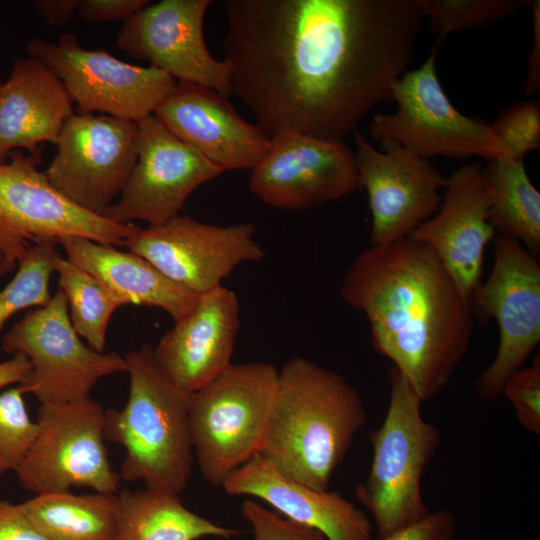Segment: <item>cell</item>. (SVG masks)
Returning a JSON list of instances; mask_svg holds the SVG:
<instances>
[{
    "label": "cell",
    "instance_id": "cell-1",
    "mask_svg": "<svg viewBox=\"0 0 540 540\" xmlns=\"http://www.w3.org/2000/svg\"><path fill=\"white\" fill-rule=\"evenodd\" d=\"M232 94L268 136L344 141L415 54V0H225Z\"/></svg>",
    "mask_w": 540,
    "mask_h": 540
},
{
    "label": "cell",
    "instance_id": "cell-2",
    "mask_svg": "<svg viewBox=\"0 0 540 540\" xmlns=\"http://www.w3.org/2000/svg\"><path fill=\"white\" fill-rule=\"evenodd\" d=\"M340 295L365 314L375 351L422 402L443 390L469 348L474 313L430 248L409 237L370 246L351 263Z\"/></svg>",
    "mask_w": 540,
    "mask_h": 540
},
{
    "label": "cell",
    "instance_id": "cell-3",
    "mask_svg": "<svg viewBox=\"0 0 540 540\" xmlns=\"http://www.w3.org/2000/svg\"><path fill=\"white\" fill-rule=\"evenodd\" d=\"M366 423L363 399L344 376L295 356L279 369L260 455L288 478L329 490L333 473Z\"/></svg>",
    "mask_w": 540,
    "mask_h": 540
},
{
    "label": "cell",
    "instance_id": "cell-4",
    "mask_svg": "<svg viewBox=\"0 0 540 540\" xmlns=\"http://www.w3.org/2000/svg\"><path fill=\"white\" fill-rule=\"evenodd\" d=\"M129 394L121 410L106 411L105 438L124 447L120 478L180 493L189 481L194 450L193 393L174 385L144 344L125 356Z\"/></svg>",
    "mask_w": 540,
    "mask_h": 540
},
{
    "label": "cell",
    "instance_id": "cell-5",
    "mask_svg": "<svg viewBox=\"0 0 540 540\" xmlns=\"http://www.w3.org/2000/svg\"><path fill=\"white\" fill-rule=\"evenodd\" d=\"M388 377L387 412L369 436L370 470L355 489L356 499L374 520L378 540L429 515L421 480L441 441L439 428L422 417L423 402L410 381L394 366Z\"/></svg>",
    "mask_w": 540,
    "mask_h": 540
},
{
    "label": "cell",
    "instance_id": "cell-6",
    "mask_svg": "<svg viewBox=\"0 0 540 540\" xmlns=\"http://www.w3.org/2000/svg\"><path fill=\"white\" fill-rule=\"evenodd\" d=\"M279 369L267 362L231 364L193 393L190 426L203 478L221 487L260 454L273 413Z\"/></svg>",
    "mask_w": 540,
    "mask_h": 540
},
{
    "label": "cell",
    "instance_id": "cell-7",
    "mask_svg": "<svg viewBox=\"0 0 540 540\" xmlns=\"http://www.w3.org/2000/svg\"><path fill=\"white\" fill-rule=\"evenodd\" d=\"M40 151L14 150L0 163V254L19 263L35 245L81 236L125 246L136 226L87 212L61 195L39 170Z\"/></svg>",
    "mask_w": 540,
    "mask_h": 540
},
{
    "label": "cell",
    "instance_id": "cell-8",
    "mask_svg": "<svg viewBox=\"0 0 540 540\" xmlns=\"http://www.w3.org/2000/svg\"><path fill=\"white\" fill-rule=\"evenodd\" d=\"M438 38L429 57L417 69L405 72L395 83L392 113L378 114L370 126L380 143H394L424 159L480 157L490 162L510 156L490 124L459 112L445 94L436 73Z\"/></svg>",
    "mask_w": 540,
    "mask_h": 540
},
{
    "label": "cell",
    "instance_id": "cell-9",
    "mask_svg": "<svg viewBox=\"0 0 540 540\" xmlns=\"http://www.w3.org/2000/svg\"><path fill=\"white\" fill-rule=\"evenodd\" d=\"M1 348L28 358L31 369L18 387L45 404L87 398L98 380L127 371L119 353L98 352L81 340L59 287L46 305L31 308L15 323L2 337Z\"/></svg>",
    "mask_w": 540,
    "mask_h": 540
},
{
    "label": "cell",
    "instance_id": "cell-10",
    "mask_svg": "<svg viewBox=\"0 0 540 540\" xmlns=\"http://www.w3.org/2000/svg\"><path fill=\"white\" fill-rule=\"evenodd\" d=\"M38 432L17 469L20 485L35 494L71 491L72 487L116 494L120 475L106 449V411L92 398L58 404L41 403Z\"/></svg>",
    "mask_w": 540,
    "mask_h": 540
},
{
    "label": "cell",
    "instance_id": "cell-11",
    "mask_svg": "<svg viewBox=\"0 0 540 540\" xmlns=\"http://www.w3.org/2000/svg\"><path fill=\"white\" fill-rule=\"evenodd\" d=\"M493 267L480 283L470 303L483 318H494L499 345L491 364L476 378L474 391L494 400L507 380L522 368L540 342V265L517 240L494 238Z\"/></svg>",
    "mask_w": 540,
    "mask_h": 540
},
{
    "label": "cell",
    "instance_id": "cell-12",
    "mask_svg": "<svg viewBox=\"0 0 540 540\" xmlns=\"http://www.w3.org/2000/svg\"><path fill=\"white\" fill-rule=\"evenodd\" d=\"M26 49L58 76L78 114L100 112L138 123L153 115L177 83L154 67L128 64L104 50L84 49L71 33L62 34L57 43L35 37Z\"/></svg>",
    "mask_w": 540,
    "mask_h": 540
},
{
    "label": "cell",
    "instance_id": "cell-13",
    "mask_svg": "<svg viewBox=\"0 0 540 540\" xmlns=\"http://www.w3.org/2000/svg\"><path fill=\"white\" fill-rule=\"evenodd\" d=\"M125 246L196 295L222 286L238 265L266 255L252 223L219 226L180 214L161 224L136 226Z\"/></svg>",
    "mask_w": 540,
    "mask_h": 540
},
{
    "label": "cell",
    "instance_id": "cell-14",
    "mask_svg": "<svg viewBox=\"0 0 540 540\" xmlns=\"http://www.w3.org/2000/svg\"><path fill=\"white\" fill-rule=\"evenodd\" d=\"M44 171L51 185L77 207L105 217L137 160V123L108 115L73 114Z\"/></svg>",
    "mask_w": 540,
    "mask_h": 540
},
{
    "label": "cell",
    "instance_id": "cell-15",
    "mask_svg": "<svg viewBox=\"0 0 540 540\" xmlns=\"http://www.w3.org/2000/svg\"><path fill=\"white\" fill-rule=\"evenodd\" d=\"M222 173L151 115L137 123L136 163L105 217L122 224L164 223L180 214L199 186Z\"/></svg>",
    "mask_w": 540,
    "mask_h": 540
},
{
    "label": "cell",
    "instance_id": "cell-16",
    "mask_svg": "<svg viewBox=\"0 0 540 540\" xmlns=\"http://www.w3.org/2000/svg\"><path fill=\"white\" fill-rule=\"evenodd\" d=\"M354 141L358 186L367 192L372 216L371 246L409 237L437 212L446 178L430 160L394 143L376 149L359 132Z\"/></svg>",
    "mask_w": 540,
    "mask_h": 540
},
{
    "label": "cell",
    "instance_id": "cell-17",
    "mask_svg": "<svg viewBox=\"0 0 540 540\" xmlns=\"http://www.w3.org/2000/svg\"><path fill=\"white\" fill-rule=\"evenodd\" d=\"M211 4V0L149 3L123 21L116 44L179 82L210 88L228 99L230 67L211 55L204 40V18Z\"/></svg>",
    "mask_w": 540,
    "mask_h": 540
},
{
    "label": "cell",
    "instance_id": "cell-18",
    "mask_svg": "<svg viewBox=\"0 0 540 540\" xmlns=\"http://www.w3.org/2000/svg\"><path fill=\"white\" fill-rule=\"evenodd\" d=\"M357 187L354 151L344 141L296 132L272 136L267 154L248 180L255 197L283 210L320 206L347 196Z\"/></svg>",
    "mask_w": 540,
    "mask_h": 540
},
{
    "label": "cell",
    "instance_id": "cell-19",
    "mask_svg": "<svg viewBox=\"0 0 540 540\" xmlns=\"http://www.w3.org/2000/svg\"><path fill=\"white\" fill-rule=\"evenodd\" d=\"M488 212L484 167L464 165L446 178L437 212L409 235L437 255L469 300L480 284L485 248L495 238Z\"/></svg>",
    "mask_w": 540,
    "mask_h": 540
},
{
    "label": "cell",
    "instance_id": "cell-20",
    "mask_svg": "<svg viewBox=\"0 0 540 540\" xmlns=\"http://www.w3.org/2000/svg\"><path fill=\"white\" fill-rule=\"evenodd\" d=\"M153 116L223 172L252 170L271 145V138L244 120L228 99L194 83H176Z\"/></svg>",
    "mask_w": 540,
    "mask_h": 540
},
{
    "label": "cell",
    "instance_id": "cell-21",
    "mask_svg": "<svg viewBox=\"0 0 540 540\" xmlns=\"http://www.w3.org/2000/svg\"><path fill=\"white\" fill-rule=\"evenodd\" d=\"M239 328L238 297L219 286L200 295L192 310L160 338L153 348L155 363L174 385L194 393L232 364Z\"/></svg>",
    "mask_w": 540,
    "mask_h": 540
},
{
    "label": "cell",
    "instance_id": "cell-22",
    "mask_svg": "<svg viewBox=\"0 0 540 540\" xmlns=\"http://www.w3.org/2000/svg\"><path fill=\"white\" fill-rule=\"evenodd\" d=\"M229 496H251L285 518L320 532L327 540H371L368 516L340 493L288 478L257 454L223 482Z\"/></svg>",
    "mask_w": 540,
    "mask_h": 540
},
{
    "label": "cell",
    "instance_id": "cell-23",
    "mask_svg": "<svg viewBox=\"0 0 540 540\" xmlns=\"http://www.w3.org/2000/svg\"><path fill=\"white\" fill-rule=\"evenodd\" d=\"M73 114L62 81L44 62L17 59L0 87V163L14 150L36 152L40 143L56 144Z\"/></svg>",
    "mask_w": 540,
    "mask_h": 540
},
{
    "label": "cell",
    "instance_id": "cell-24",
    "mask_svg": "<svg viewBox=\"0 0 540 540\" xmlns=\"http://www.w3.org/2000/svg\"><path fill=\"white\" fill-rule=\"evenodd\" d=\"M59 245L70 262L124 297L128 304L160 308L175 322L199 300L200 295L179 287L131 251H121L81 236L65 237Z\"/></svg>",
    "mask_w": 540,
    "mask_h": 540
},
{
    "label": "cell",
    "instance_id": "cell-25",
    "mask_svg": "<svg viewBox=\"0 0 540 540\" xmlns=\"http://www.w3.org/2000/svg\"><path fill=\"white\" fill-rule=\"evenodd\" d=\"M116 540L233 539L242 534L189 510L179 493L145 487L115 494Z\"/></svg>",
    "mask_w": 540,
    "mask_h": 540
},
{
    "label": "cell",
    "instance_id": "cell-26",
    "mask_svg": "<svg viewBox=\"0 0 540 540\" xmlns=\"http://www.w3.org/2000/svg\"><path fill=\"white\" fill-rule=\"evenodd\" d=\"M488 220L495 232L521 243L533 255L540 249V193L523 160L501 156L484 167Z\"/></svg>",
    "mask_w": 540,
    "mask_h": 540
},
{
    "label": "cell",
    "instance_id": "cell-27",
    "mask_svg": "<svg viewBox=\"0 0 540 540\" xmlns=\"http://www.w3.org/2000/svg\"><path fill=\"white\" fill-rule=\"evenodd\" d=\"M21 505L50 540H116L115 494L47 492Z\"/></svg>",
    "mask_w": 540,
    "mask_h": 540
},
{
    "label": "cell",
    "instance_id": "cell-28",
    "mask_svg": "<svg viewBox=\"0 0 540 540\" xmlns=\"http://www.w3.org/2000/svg\"><path fill=\"white\" fill-rule=\"evenodd\" d=\"M54 268L74 330L92 349L103 352L111 317L128 301L62 255Z\"/></svg>",
    "mask_w": 540,
    "mask_h": 540
},
{
    "label": "cell",
    "instance_id": "cell-29",
    "mask_svg": "<svg viewBox=\"0 0 540 540\" xmlns=\"http://www.w3.org/2000/svg\"><path fill=\"white\" fill-rule=\"evenodd\" d=\"M59 255L55 247L35 245L17 264L15 275L0 290V336L7 321L16 313L49 302L52 296L49 282ZM1 353L0 339V357Z\"/></svg>",
    "mask_w": 540,
    "mask_h": 540
},
{
    "label": "cell",
    "instance_id": "cell-30",
    "mask_svg": "<svg viewBox=\"0 0 540 540\" xmlns=\"http://www.w3.org/2000/svg\"><path fill=\"white\" fill-rule=\"evenodd\" d=\"M431 28L444 37L452 32L477 28L512 15L529 6L530 0H415Z\"/></svg>",
    "mask_w": 540,
    "mask_h": 540
},
{
    "label": "cell",
    "instance_id": "cell-31",
    "mask_svg": "<svg viewBox=\"0 0 540 540\" xmlns=\"http://www.w3.org/2000/svg\"><path fill=\"white\" fill-rule=\"evenodd\" d=\"M19 387L0 393V477L20 467L30 451L38 425L26 409Z\"/></svg>",
    "mask_w": 540,
    "mask_h": 540
},
{
    "label": "cell",
    "instance_id": "cell-32",
    "mask_svg": "<svg viewBox=\"0 0 540 540\" xmlns=\"http://www.w3.org/2000/svg\"><path fill=\"white\" fill-rule=\"evenodd\" d=\"M490 125L514 159L523 160L540 148V105L535 100L512 104Z\"/></svg>",
    "mask_w": 540,
    "mask_h": 540
},
{
    "label": "cell",
    "instance_id": "cell-33",
    "mask_svg": "<svg viewBox=\"0 0 540 540\" xmlns=\"http://www.w3.org/2000/svg\"><path fill=\"white\" fill-rule=\"evenodd\" d=\"M501 395L513 406L520 425L530 433L540 434V354L529 366H523L510 376Z\"/></svg>",
    "mask_w": 540,
    "mask_h": 540
},
{
    "label": "cell",
    "instance_id": "cell-34",
    "mask_svg": "<svg viewBox=\"0 0 540 540\" xmlns=\"http://www.w3.org/2000/svg\"><path fill=\"white\" fill-rule=\"evenodd\" d=\"M240 511L252 529L253 540H325L320 532L297 524L252 499L244 500Z\"/></svg>",
    "mask_w": 540,
    "mask_h": 540
},
{
    "label": "cell",
    "instance_id": "cell-35",
    "mask_svg": "<svg viewBox=\"0 0 540 540\" xmlns=\"http://www.w3.org/2000/svg\"><path fill=\"white\" fill-rule=\"evenodd\" d=\"M457 531L454 515L448 509L430 512L421 521L383 540H453Z\"/></svg>",
    "mask_w": 540,
    "mask_h": 540
},
{
    "label": "cell",
    "instance_id": "cell-36",
    "mask_svg": "<svg viewBox=\"0 0 540 540\" xmlns=\"http://www.w3.org/2000/svg\"><path fill=\"white\" fill-rule=\"evenodd\" d=\"M149 3L148 0H78L77 14L88 22L125 21Z\"/></svg>",
    "mask_w": 540,
    "mask_h": 540
},
{
    "label": "cell",
    "instance_id": "cell-37",
    "mask_svg": "<svg viewBox=\"0 0 540 540\" xmlns=\"http://www.w3.org/2000/svg\"><path fill=\"white\" fill-rule=\"evenodd\" d=\"M0 540H50L28 517L21 503L0 500Z\"/></svg>",
    "mask_w": 540,
    "mask_h": 540
},
{
    "label": "cell",
    "instance_id": "cell-38",
    "mask_svg": "<svg viewBox=\"0 0 540 540\" xmlns=\"http://www.w3.org/2000/svg\"><path fill=\"white\" fill-rule=\"evenodd\" d=\"M529 6L533 17V43L528 57L525 93L531 95L540 88V1L533 0Z\"/></svg>",
    "mask_w": 540,
    "mask_h": 540
},
{
    "label": "cell",
    "instance_id": "cell-39",
    "mask_svg": "<svg viewBox=\"0 0 540 540\" xmlns=\"http://www.w3.org/2000/svg\"><path fill=\"white\" fill-rule=\"evenodd\" d=\"M32 5L44 21L60 27L68 24L77 14L78 0H37Z\"/></svg>",
    "mask_w": 540,
    "mask_h": 540
},
{
    "label": "cell",
    "instance_id": "cell-40",
    "mask_svg": "<svg viewBox=\"0 0 540 540\" xmlns=\"http://www.w3.org/2000/svg\"><path fill=\"white\" fill-rule=\"evenodd\" d=\"M30 369V361L21 353H15L11 358L0 361V389L11 384H20Z\"/></svg>",
    "mask_w": 540,
    "mask_h": 540
},
{
    "label": "cell",
    "instance_id": "cell-41",
    "mask_svg": "<svg viewBox=\"0 0 540 540\" xmlns=\"http://www.w3.org/2000/svg\"><path fill=\"white\" fill-rule=\"evenodd\" d=\"M17 263L12 262L0 254V279L16 269Z\"/></svg>",
    "mask_w": 540,
    "mask_h": 540
},
{
    "label": "cell",
    "instance_id": "cell-42",
    "mask_svg": "<svg viewBox=\"0 0 540 540\" xmlns=\"http://www.w3.org/2000/svg\"><path fill=\"white\" fill-rule=\"evenodd\" d=\"M221 540H233V539H221Z\"/></svg>",
    "mask_w": 540,
    "mask_h": 540
},
{
    "label": "cell",
    "instance_id": "cell-43",
    "mask_svg": "<svg viewBox=\"0 0 540 540\" xmlns=\"http://www.w3.org/2000/svg\"><path fill=\"white\" fill-rule=\"evenodd\" d=\"M1 85H2V83H1V81H0V87H1Z\"/></svg>",
    "mask_w": 540,
    "mask_h": 540
}]
</instances>
